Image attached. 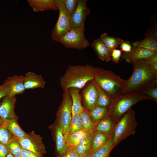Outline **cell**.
<instances>
[{"label": "cell", "mask_w": 157, "mask_h": 157, "mask_svg": "<svg viewBox=\"0 0 157 157\" xmlns=\"http://www.w3.org/2000/svg\"><path fill=\"white\" fill-rule=\"evenodd\" d=\"M113 135H112L106 143L89 157H109L110 153L115 147L113 144Z\"/></svg>", "instance_id": "27"}, {"label": "cell", "mask_w": 157, "mask_h": 157, "mask_svg": "<svg viewBox=\"0 0 157 157\" xmlns=\"http://www.w3.org/2000/svg\"><path fill=\"white\" fill-rule=\"evenodd\" d=\"M59 157H79L73 148L68 147L64 154Z\"/></svg>", "instance_id": "39"}, {"label": "cell", "mask_w": 157, "mask_h": 157, "mask_svg": "<svg viewBox=\"0 0 157 157\" xmlns=\"http://www.w3.org/2000/svg\"><path fill=\"white\" fill-rule=\"evenodd\" d=\"M29 6L35 12L58 10L56 0H28Z\"/></svg>", "instance_id": "18"}, {"label": "cell", "mask_w": 157, "mask_h": 157, "mask_svg": "<svg viewBox=\"0 0 157 157\" xmlns=\"http://www.w3.org/2000/svg\"><path fill=\"white\" fill-rule=\"evenodd\" d=\"M61 0L71 17L77 7L79 0Z\"/></svg>", "instance_id": "35"}, {"label": "cell", "mask_w": 157, "mask_h": 157, "mask_svg": "<svg viewBox=\"0 0 157 157\" xmlns=\"http://www.w3.org/2000/svg\"><path fill=\"white\" fill-rule=\"evenodd\" d=\"M135 114V111L131 108L115 124L113 137L115 147L128 136L135 133L137 124Z\"/></svg>", "instance_id": "5"}, {"label": "cell", "mask_w": 157, "mask_h": 157, "mask_svg": "<svg viewBox=\"0 0 157 157\" xmlns=\"http://www.w3.org/2000/svg\"><path fill=\"white\" fill-rule=\"evenodd\" d=\"M9 152L5 144L0 143V157H6Z\"/></svg>", "instance_id": "41"}, {"label": "cell", "mask_w": 157, "mask_h": 157, "mask_svg": "<svg viewBox=\"0 0 157 157\" xmlns=\"http://www.w3.org/2000/svg\"><path fill=\"white\" fill-rule=\"evenodd\" d=\"M142 94L148 97L151 100L157 102V83L151 84L139 91Z\"/></svg>", "instance_id": "33"}, {"label": "cell", "mask_w": 157, "mask_h": 157, "mask_svg": "<svg viewBox=\"0 0 157 157\" xmlns=\"http://www.w3.org/2000/svg\"><path fill=\"white\" fill-rule=\"evenodd\" d=\"M90 156H79V157H89Z\"/></svg>", "instance_id": "44"}, {"label": "cell", "mask_w": 157, "mask_h": 157, "mask_svg": "<svg viewBox=\"0 0 157 157\" xmlns=\"http://www.w3.org/2000/svg\"><path fill=\"white\" fill-rule=\"evenodd\" d=\"M13 135L3 126H0V143L6 144L13 138Z\"/></svg>", "instance_id": "34"}, {"label": "cell", "mask_w": 157, "mask_h": 157, "mask_svg": "<svg viewBox=\"0 0 157 157\" xmlns=\"http://www.w3.org/2000/svg\"><path fill=\"white\" fill-rule=\"evenodd\" d=\"M145 100H151L139 92L120 94L111 100L108 107L107 115L115 124L132 106L138 102Z\"/></svg>", "instance_id": "3"}, {"label": "cell", "mask_w": 157, "mask_h": 157, "mask_svg": "<svg viewBox=\"0 0 157 157\" xmlns=\"http://www.w3.org/2000/svg\"><path fill=\"white\" fill-rule=\"evenodd\" d=\"M91 46L98 57L101 60L108 62L111 60L110 54L100 38L94 40Z\"/></svg>", "instance_id": "20"}, {"label": "cell", "mask_w": 157, "mask_h": 157, "mask_svg": "<svg viewBox=\"0 0 157 157\" xmlns=\"http://www.w3.org/2000/svg\"><path fill=\"white\" fill-rule=\"evenodd\" d=\"M46 83L41 75L29 72L24 76V85L25 89L44 88Z\"/></svg>", "instance_id": "16"}, {"label": "cell", "mask_w": 157, "mask_h": 157, "mask_svg": "<svg viewBox=\"0 0 157 157\" xmlns=\"http://www.w3.org/2000/svg\"><path fill=\"white\" fill-rule=\"evenodd\" d=\"M57 4L59 11L58 19L52 29L51 38L58 42L61 37L71 28L70 26V14L65 8L61 0H56Z\"/></svg>", "instance_id": "8"}, {"label": "cell", "mask_w": 157, "mask_h": 157, "mask_svg": "<svg viewBox=\"0 0 157 157\" xmlns=\"http://www.w3.org/2000/svg\"><path fill=\"white\" fill-rule=\"evenodd\" d=\"M94 67L89 65H69L63 76L60 84L63 91L71 88L81 90L89 82L94 80Z\"/></svg>", "instance_id": "2"}, {"label": "cell", "mask_w": 157, "mask_h": 157, "mask_svg": "<svg viewBox=\"0 0 157 157\" xmlns=\"http://www.w3.org/2000/svg\"><path fill=\"white\" fill-rule=\"evenodd\" d=\"M8 90L7 86L3 84L0 85V101L2 98L8 95Z\"/></svg>", "instance_id": "40"}, {"label": "cell", "mask_w": 157, "mask_h": 157, "mask_svg": "<svg viewBox=\"0 0 157 157\" xmlns=\"http://www.w3.org/2000/svg\"><path fill=\"white\" fill-rule=\"evenodd\" d=\"M97 92V106L108 107L112 99L107 93L94 81Z\"/></svg>", "instance_id": "28"}, {"label": "cell", "mask_w": 157, "mask_h": 157, "mask_svg": "<svg viewBox=\"0 0 157 157\" xmlns=\"http://www.w3.org/2000/svg\"><path fill=\"white\" fill-rule=\"evenodd\" d=\"M122 51L120 50L115 49L112 52L110 56L111 60L116 63H118L121 60Z\"/></svg>", "instance_id": "36"}, {"label": "cell", "mask_w": 157, "mask_h": 157, "mask_svg": "<svg viewBox=\"0 0 157 157\" xmlns=\"http://www.w3.org/2000/svg\"><path fill=\"white\" fill-rule=\"evenodd\" d=\"M27 138L17 140L24 149L36 154L44 155L46 153L45 147L42 141V137L34 131L28 133Z\"/></svg>", "instance_id": "9"}, {"label": "cell", "mask_w": 157, "mask_h": 157, "mask_svg": "<svg viewBox=\"0 0 157 157\" xmlns=\"http://www.w3.org/2000/svg\"><path fill=\"white\" fill-rule=\"evenodd\" d=\"M9 152L14 157H21L23 148L17 138L14 136L5 144Z\"/></svg>", "instance_id": "30"}, {"label": "cell", "mask_w": 157, "mask_h": 157, "mask_svg": "<svg viewBox=\"0 0 157 157\" xmlns=\"http://www.w3.org/2000/svg\"><path fill=\"white\" fill-rule=\"evenodd\" d=\"M24 76L15 75L8 76L3 82L8 89V95L10 96L23 94L25 90L24 85Z\"/></svg>", "instance_id": "14"}, {"label": "cell", "mask_w": 157, "mask_h": 157, "mask_svg": "<svg viewBox=\"0 0 157 157\" xmlns=\"http://www.w3.org/2000/svg\"><path fill=\"white\" fill-rule=\"evenodd\" d=\"M132 48H141L157 51V39L154 36H148L142 40L133 42Z\"/></svg>", "instance_id": "23"}, {"label": "cell", "mask_w": 157, "mask_h": 157, "mask_svg": "<svg viewBox=\"0 0 157 157\" xmlns=\"http://www.w3.org/2000/svg\"><path fill=\"white\" fill-rule=\"evenodd\" d=\"M2 126L17 138L23 139L28 136V133H26L21 129L16 120H11L4 122Z\"/></svg>", "instance_id": "22"}, {"label": "cell", "mask_w": 157, "mask_h": 157, "mask_svg": "<svg viewBox=\"0 0 157 157\" xmlns=\"http://www.w3.org/2000/svg\"><path fill=\"white\" fill-rule=\"evenodd\" d=\"M53 140L55 143L54 154L56 157L63 155L68 148L66 142V138L64 135L60 125L56 120L49 126Z\"/></svg>", "instance_id": "10"}, {"label": "cell", "mask_w": 157, "mask_h": 157, "mask_svg": "<svg viewBox=\"0 0 157 157\" xmlns=\"http://www.w3.org/2000/svg\"><path fill=\"white\" fill-rule=\"evenodd\" d=\"M88 133L83 129L68 135L66 139L67 147L72 148H75L79 142L86 137Z\"/></svg>", "instance_id": "25"}, {"label": "cell", "mask_w": 157, "mask_h": 157, "mask_svg": "<svg viewBox=\"0 0 157 157\" xmlns=\"http://www.w3.org/2000/svg\"><path fill=\"white\" fill-rule=\"evenodd\" d=\"M156 52L157 51L141 48H132L131 51L124 52L121 58L127 63H131L137 60H145Z\"/></svg>", "instance_id": "15"}, {"label": "cell", "mask_w": 157, "mask_h": 157, "mask_svg": "<svg viewBox=\"0 0 157 157\" xmlns=\"http://www.w3.org/2000/svg\"><path fill=\"white\" fill-rule=\"evenodd\" d=\"M119 48L122 51L124 52H129L132 50V44H131L130 41L125 40L120 44Z\"/></svg>", "instance_id": "37"}, {"label": "cell", "mask_w": 157, "mask_h": 157, "mask_svg": "<svg viewBox=\"0 0 157 157\" xmlns=\"http://www.w3.org/2000/svg\"><path fill=\"white\" fill-rule=\"evenodd\" d=\"M94 81L112 99L121 94L126 80L112 71L95 67Z\"/></svg>", "instance_id": "4"}, {"label": "cell", "mask_w": 157, "mask_h": 157, "mask_svg": "<svg viewBox=\"0 0 157 157\" xmlns=\"http://www.w3.org/2000/svg\"><path fill=\"white\" fill-rule=\"evenodd\" d=\"M113 135H108L95 131L93 137L92 149L90 155L104 146Z\"/></svg>", "instance_id": "26"}, {"label": "cell", "mask_w": 157, "mask_h": 157, "mask_svg": "<svg viewBox=\"0 0 157 157\" xmlns=\"http://www.w3.org/2000/svg\"><path fill=\"white\" fill-rule=\"evenodd\" d=\"M6 157H14V156L10 152H9Z\"/></svg>", "instance_id": "42"}, {"label": "cell", "mask_w": 157, "mask_h": 157, "mask_svg": "<svg viewBox=\"0 0 157 157\" xmlns=\"http://www.w3.org/2000/svg\"><path fill=\"white\" fill-rule=\"evenodd\" d=\"M3 122L1 118V117H0V126H2L3 125Z\"/></svg>", "instance_id": "43"}, {"label": "cell", "mask_w": 157, "mask_h": 157, "mask_svg": "<svg viewBox=\"0 0 157 157\" xmlns=\"http://www.w3.org/2000/svg\"><path fill=\"white\" fill-rule=\"evenodd\" d=\"M84 108L89 112L97 106V92L94 80L86 85L82 94Z\"/></svg>", "instance_id": "13"}, {"label": "cell", "mask_w": 157, "mask_h": 157, "mask_svg": "<svg viewBox=\"0 0 157 157\" xmlns=\"http://www.w3.org/2000/svg\"><path fill=\"white\" fill-rule=\"evenodd\" d=\"M108 107L97 106L89 112L93 122L96 124L107 114Z\"/></svg>", "instance_id": "31"}, {"label": "cell", "mask_w": 157, "mask_h": 157, "mask_svg": "<svg viewBox=\"0 0 157 157\" xmlns=\"http://www.w3.org/2000/svg\"><path fill=\"white\" fill-rule=\"evenodd\" d=\"M80 115L83 129L88 133L94 131L95 124L92 122L89 112L84 109Z\"/></svg>", "instance_id": "29"}, {"label": "cell", "mask_w": 157, "mask_h": 157, "mask_svg": "<svg viewBox=\"0 0 157 157\" xmlns=\"http://www.w3.org/2000/svg\"><path fill=\"white\" fill-rule=\"evenodd\" d=\"M21 157H44L43 155L38 154L23 149Z\"/></svg>", "instance_id": "38"}, {"label": "cell", "mask_w": 157, "mask_h": 157, "mask_svg": "<svg viewBox=\"0 0 157 157\" xmlns=\"http://www.w3.org/2000/svg\"><path fill=\"white\" fill-rule=\"evenodd\" d=\"M16 100V96L7 95L3 98L0 104V117L3 122L11 120L18 121V116L15 112Z\"/></svg>", "instance_id": "11"}, {"label": "cell", "mask_w": 157, "mask_h": 157, "mask_svg": "<svg viewBox=\"0 0 157 157\" xmlns=\"http://www.w3.org/2000/svg\"><path fill=\"white\" fill-rule=\"evenodd\" d=\"M80 113L72 117L68 131V135L70 134L83 129Z\"/></svg>", "instance_id": "32"}, {"label": "cell", "mask_w": 157, "mask_h": 157, "mask_svg": "<svg viewBox=\"0 0 157 157\" xmlns=\"http://www.w3.org/2000/svg\"><path fill=\"white\" fill-rule=\"evenodd\" d=\"M95 130L89 133L75 148H73L79 156H90L91 152Z\"/></svg>", "instance_id": "17"}, {"label": "cell", "mask_w": 157, "mask_h": 157, "mask_svg": "<svg viewBox=\"0 0 157 157\" xmlns=\"http://www.w3.org/2000/svg\"><path fill=\"white\" fill-rule=\"evenodd\" d=\"M84 25L80 27L72 28L62 36L58 41L67 48L75 49L80 50L90 45L84 34Z\"/></svg>", "instance_id": "6"}, {"label": "cell", "mask_w": 157, "mask_h": 157, "mask_svg": "<svg viewBox=\"0 0 157 157\" xmlns=\"http://www.w3.org/2000/svg\"><path fill=\"white\" fill-rule=\"evenodd\" d=\"M80 90L76 88H71L68 90L72 102V117L74 115L80 113L84 110L81 104L82 97L79 92Z\"/></svg>", "instance_id": "19"}, {"label": "cell", "mask_w": 157, "mask_h": 157, "mask_svg": "<svg viewBox=\"0 0 157 157\" xmlns=\"http://www.w3.org/2000/svg\"><path fill=\"white\" fill-rule=\"evenodd\" d=\"M85 0H79L77 7L70 19V26L75 28L85 25L86 17L90 14L91 10L87 6Z\"/></svg>", "instance_id": "12"}, {"label": "cell", "mask_w": 157, "mask_h": 157, "mask_svg": "<svg viewBox=\"0 0 157 157\" xmlns=\"http://www.w3.org/2000/svg\"><path fill=\"white\" fill-rule=\"evenodd\" d=\"M131 63L133 66V71L126 80L121 94L139 92L151 84L157 83V74L145 60H138Z\"/></svg>", "instance_id": "1"}, {"label": "cell", "mask_w": 157, "mask_h": 157, "mask_svg": "<svg viewBox=\"0 0 157 157\" xmlns=\"http://www.w3.org/2000/svg\"><path fill=\"white\" fill-rule=\"evenodd\" d=\"M115 124L110 117L106 115L95 124V131L108 135H112L115 127Z\"/></svg>", "instance_id": "21"}, {"label": "cell", "mask_w": 157, "mask_h": 157, "mask_svg": "<svg viewBox=\"0 0 157 157\" xmlns=\"http://www.w3.org/2000/svg\"><path fill=\"white\" fill-rule=\"evenodd\" d=\"M100 38L105 45L110 54L114 49H116L124 41L118 37L109 36L106 33L101 34Z\"/></svg>", "instance_id": "24"}, {"label": "cell", "mask_w": 157, "mask_h": 157, "mask_svg": "<svg viewBox=\"0 0 157 157\" xmlns=\"http://www.w3.org/2000/svg\"><path fill=\"white\" fill-rule=\"evenodd\" d=\"M72 105L68 90L63 91V99L57 111L56 120L60 125L66 138L72 118Z\"/></svg>", "instance_id": "7"}]
</instances>
